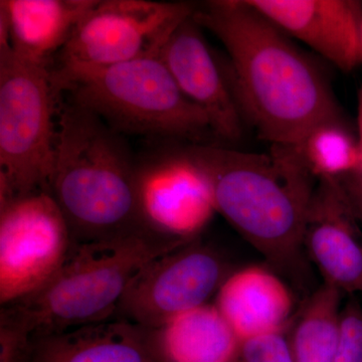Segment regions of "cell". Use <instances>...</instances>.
<instances>
[{"label":"cell","mask_w":362,"mask_h":362,"mask_svg":"<svg viewBox=\"0 0 362 362\" xmlns=\"http://www.w3.org/2000/svg\"><path fill=\"white\" fill-rule=\"evenodd\" d=\"M136 188L143 226L168 239L201 238L218 214L209 182L183 148L137 163Z\"/></svg>","instance_id":"10"},{"label":"cell","mask_w":362,"mask_h":362,"mask_svg":"<svg viewBox=\"0 0 362 362\" xmlns=\"http://www.w3.org/2000/svg\"><path fill=\"white\" fill-rule=\"evenodd\" d=\"M286 35L342 71L362 64V2L357 0H247Z\"/></svg>","instance_id":"13"},{"label":"cell","mask_w":362,"mask_h":362,"mask_svg":"<svg viewBox=\"0 0 362 362\" xmlns=\"http://www.w3.org/2000/svg\"><path fill=\"white\" fill-rule=\"evenodd\" d=\"M354 173H356L357 175L362 176V161H361V166H359L358 169H356V171H354Z\"/></svg>","instance_id":"25"},{"label":"cell","mask_w":362,"mask_h":362,"mask_svg":"<svg viewBox=\"0 0 362 362\" xmlns=\"http://www.w3.org/2000/svg\"><path fill=\"white\" fill-rule=\"evenodd\" d=\"M194 18L223 42L243 118L261 139L294 146L314 128L343 121L322 71L247 0H214Z\"/></svg>","instance_id":"1"},{"label":"cell","mask_w":362,"mask_h":362,"mask_svg":"<svg viewBox=\"0 0 362 362\" xmlns=\"http://www.w3.org/2000/svg\"><path fill=\"white\" fill-rule=\"evenodd\" d=\"M30 362H163L151 332L111 319L54 334L33 337Z\"/></svg>","instance_id":"16"},{"label":"cell","mask_w":362,"mask_h":362,"mask_svg":"<svg viewBox=\"0 0 362 362\" xmlns=\"http://www.w3.org/2000/svg\"><path fill=\"white\" fill-rule=\"evenodd\" d=\"M202 28L192 14L178 25L158 57L182 94L206 114L216 137L237 141L244 118Z\"/></svg>","instance_id":"12"},{"label":"cell","mask_w":362,"mask_h":362,"mask_svg":"<svg viewBox=\"0 0 362 362\" xmlns=\"http://www.w3.org/2000/svg\"><path fill=\"white\" fill-rule=\"evenodd\" d=\"M194 11L185 2L97 0L59 54L58 66H108L158 57Z\"/></svg>","instance_id":"8"},{"label":"cell","mask_w":362,"mask_h":362,"mask_svg":"<svg viewBox=\"0 0 362 362\" xmlns=\"http://www.w3.org/2000/svg\"><path fill=\"white\" fill-rule=\"evenodd\" d=\"M204 175L216 211L265 258L272 270L308 292L304 249L307 214L316 187L296 146L251 153L211 144L183 148Z\"/></svg>","instance_id":"2"},{"label":"cell","mask_w":362,"mask_h":362,"mask_svg":"<svg viewBox=\"0 0 362 362\" xmlns=\"http://www.w3.org/2000/svg\"><path fill=\"white\" fill-rule=\"evenodd\" d=\"M97 0H1L0 23L18 58L49 69Z\"/></svg>","instance_id":"15"},{"label":"cell","mask_w":362,"mask_h":362,"mask_svg":"<svg viewBox=\"0 0 362 362\" xmlns=\"http://www.w3.org/2000/svg\"><path fill=\"white\" fill-rule=\"evenodd\" d=\"M342 296L322 283L305 299L289 326L294 362H333Z\"/></svg>","instance_id":"18"},{"label":"cell","mask_w":362,"mask_h":362,"mask_svg":"<svg viewBox=\"0 0 362 362\" xmlns=\"http://www.w3.org/2000/svg\"><path fill=\"white\" fill-rule=\"evenodd\" d=\"M51 75L58 96L68 93L116 132L202 145L216 137L206 114L182 94L159 57L108 66H59Z\"/></svg>","instance_id":"5"},{"label":"cell","mask_w":362,"mask_h":362,"mask_svg":"<svg viewBox=\"0 0 362 362\" xmlns=\"http://www.w3.org/2000/svg\"><path fill=\"white\" fill-rule=\"evenodd\" d=\"M295 146L317 180L349 175L362 161L358 141L343 121L319 125Z\"/></svg>","instance_id":"19"},{"label":"cell","mask_w":362,"mask_h":362,"mask_svg":"<svg viewBox=\"0 0 362 362\" xmlns=\"http://www.w3.org/2000/svg\"><path fill=\"white\" fill-rule=\"evenodd\" d=\"M289 326L240 340L237 362H294Z\"/></svg>","instance_id":"21"},{"label":"cell","mask_w":362,"mask_h":362,"mask_svg":"<svg viewBox=\"0 0 362 362\" xmlns=\"http://www.w3.org/2000/svg\"><path fill=\"white\" fill-rule=\"evenodd\" d=\"M333 362H362V305L354 295L340 311Z\"/></svg>","instance_id":"20"},{"label":"cell","mask_w":362,"mask_h":362,"mask_svg":"<svg viewBox=\"0 0 362 362\" xmlns=\"http://www.w3.org/2000/svg\"><path fill=\"white\" fill-rule=\"evenodd\" d=\"M358 221L339 180H317L305 226V252L324 284L349 296L362 294V232Z\"/></svg>","instance_id":"11"},{"label":"cell","mask_w":362,"mask_h":362,"mask_svg":"<svg viewBox=\"0 0 362 362\" xmlns=\"http://www.w3.org/2000/svg\"><path fill=\"white\" fill-rule=\"evenodd\" d=\"M136 168L122 138L99 116L71 101L59 108L49 192L74 243L147 230L138 209Z\"/></svg>","instance_id":"3"},{"label":"cell","mask_w":362,"mask_h":362,"mask_svg":"<svg viewBox=\"0 0 362 362\" xmlns=\"http://www.w3.org/2000/svg\"><path fill=\"white\" fill-rule=\"evenodd\" d=\"M357 128H358V141L359 148L362 153V87L358 90V99H357Z\"/></svg>","instance_id":"24"},{"label":"cell","mask_w":362,"mask_h":362,"mask_svg":"<svg viewBox=\"0 0 362 362\" xmlns=\"http://www.w3.org/2000/svg\"><path fill=\"white\" fill-rule=\"evenodd\" d=\"M32 342L25 326L0 317V362H30Z\"/></svg>","instance_id":"22"},{"label":"cell","mask_w":362,"mask_h":362,"mask_svg":"<svg viewBox=\"0 0 362 362\" xmlns=\"http://www.w3.org/2000/svg\"><path fill=\"white\" fill-rule=\"evenodd\" d=\"M74 240L49 190L0 201V304L35 294L52 280L70 254Z\"/></svg>","instance_id":"7"},{"label":"cell","mask_w":362,"mask_h":362,"mask_svg":"<svg viewBox=\"0 0 362 362\" xmlns=\"http://www.w3.org/2000/svg\"><path fill=\"white\" fill-rule=\"evenodd\" d=\"M225 256L197 238L152 259L140 269L114 319L153 329L211 303L233 272Z\"/></svg>","instance_id":"9"},{"label":"cell","mask_w":362,"mask_h":362,"mask_svg":"<svg viewBox=\"0 0 362 362\" xmlns=\"http://www.w3.org/2000/svg\"><path fill=\"white\" fill-rule=\"evenodd\" d=\"M188 242L145 230L112 239L74 243L57 275L40 291L1 307L0 317L23 324L33 337L111 320L140 269Z\"/></svg>","instance_id":"4"},{"label":"cell","mask_w":362,"mask_h":362,"mask_svg":"<svg viewBox=\"0 0 362 362\" xmlns=\"http://www.w3.org/2000/svg\"><path fill=\"white\" fill-rule=\"evenodd\" d=\"M163 362H237L240 340L214 303L150 329Z\"/></svg>","instance_id":"17"},{"label":"cell","mask_w":362,"mask_h":362,"mask_svg":"<svg viewBox=\"0 0 362 362\" xmlns=\"http://www.w3.org/2000/svg\"><path fill=\"white\" fill-rule=\"evenodd\" d=\"M214 304L240 340L285 329L295 316L291 288L275 271L261 266L233 271Z\"/></svg>","instance_id":"14"},{"label":"cell","mask_w":362,"mask_h":362,"mask_svg":"<svg viewBox=\"0 0 362 362\" xmlns=\"http://www.w3.org/2000/svg\"><path fill=\"white\" fill-rule=\"evenodd\" d=\"M58 98L51 70L0 49V201L49 190Z\"/></svg>","instance_id":"6"},{"label":"cell","mask_w":362,"mask_h":362,"mask_svg":"<svg viewBox=\"0 0 362 362\" xmlns=\"http://www.w3.org/2000/svg\"><path fill=\"white\" fill-rule=\"evenodd\" d=\"M361 45H362V20H361Z\"/></svg>","instance_id":"26"},{"label":"cell","mask_w":362,"mask_h":362,"mask_svg":"<svg viewBox=\"0 0 362 362\" xmlns=\"http://www.w3.org/2000/svg\"><path fill=\"white\" fill-rule=\"evenodd\" d=\"M338 180L346 192L357 218L362 221V176L356 173H351L338 178Z\"/></svg>","instance_id":"23"}]
</instances>
